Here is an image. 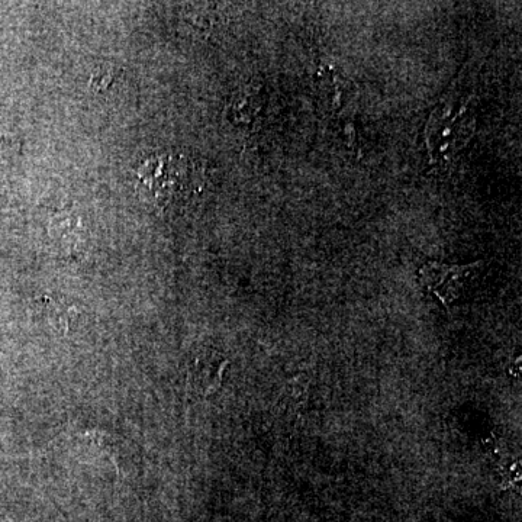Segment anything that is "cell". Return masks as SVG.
<instances>
[{
  "label": "cell",
  "instance_id": "cell-1",
  "mask_svg": "<svg viewBox=\"0 0 522 522\" xmlns=\"http://www.w3.org/2000/svg\"><path fill=\"white\" fill-rule=\"evenodd\" d=\"M137 186L144 201L169 212L188 211L205 195L208 177L202 161L177 153H161L141 164Z\"/></svg>",
  "mask_w": 522,
  "mask_h": 522
},
{
  "label": "cell",
  "instance_id": "cell-2",
  "mask_svg": "<svg viewBox=\"0 0 522 522\" xmlns=\"http://www.w3.org/2000/svg\"><path fill=\"white\" fill-rule=\"evenodd\" d=\"M479 267L480 263L451 266L431 261L422 267L420 276L425 288L431 290L444 306H450L459 301Z\"/></svg>",
  "mask_w": 522,
  "mask_h": 522
},
{
  "label": "cell",
  "instance_id": "cell-3",
  "mask_svg": "<svg viewBox=\"0 0 522 522\" xmlns=\"http://www.w3.org/2000/svg\"><path fill=\"white\" fill-rule=\"evenodd\" d=\"M227 366L228 360L222 354L214 351L198 354L188 370L190 388L203 398L212 395L221 386Z\"/></svg>",
  "mask_w": 522,
  "mask_h": 522
}]
</instances>
